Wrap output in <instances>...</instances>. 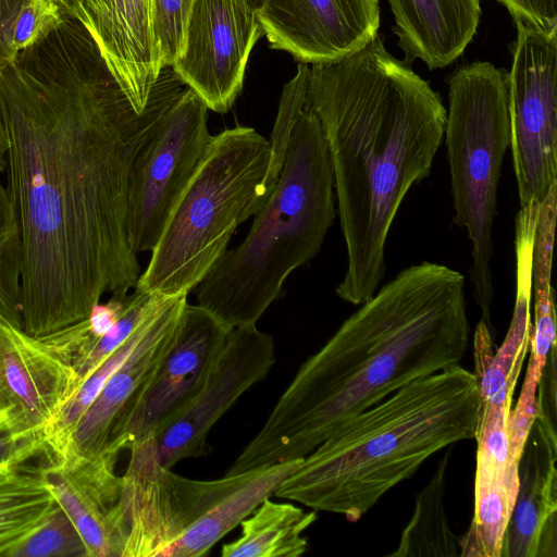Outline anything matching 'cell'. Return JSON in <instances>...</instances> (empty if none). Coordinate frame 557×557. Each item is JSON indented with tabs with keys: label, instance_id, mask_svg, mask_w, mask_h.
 Masks as SVG:
<instances>
[{
	"label": "cell",
	"instance_id": "ffe728a7",
	"mask_svg": "<svg viewBox=\"0 0 557 557\" xmlns=\"http://www.w3.org/2000/svg\"><path fill=\"white\" fill-rule=\"evenodd\" d=\"M96 42L134 109L145 110L162 67L150 0H78L73 13Z\"/></svg>",
	"mask_w": 557,
	"mask_h": 557
},
{
	"label": "cell",
	"instance_id": "d4e9b609",
	"mask_svg": "<svg viewBox=\"0 0 557 557\" xmlns=\"http://www.w3.org/2000/svg\"><path fill=\"white\" fill-rule=\"evenodd\" d=\"M1 557H88L77 529L55 504L30 531L12 543Z\"/></svg>",
	"mask_w": 557,
	"mask_h": 557
},
{
	"label": "cell",
	"instance_id": "277c9868",
	"mask_svg": "<svg viewBox=\"0 0 557 557\" xmlns=\"http://www.w3.org/2000/svg\"><path fill=\"white\" fill-rule=\"evenodd\" d=\"M476 377L456 364L358 413L312 451L274 496L357 522L435 453L474 440Z\"/></svg>",
	"mask_w": 557,
	"mask_h": 557
},
{
	"label": "cell",
	"instance_id": "e0dca14e",
	"mask_svg": "<svg viewBox=\"0 0 557 557\" xmlns=\"http://www.w3.org/2000/svg\"><path fill=\"white\" fill-rule=\"evenodd\" d=\"M40 475L81 534L88 557H122L125 532L122 476L115 463L72 450L46 455Z\"/></svg>",
	"mask_w": 557,
	"mask_h": 557
},
{
	"label": "cell",
	"instance_id": "cb8c5ba5",
	"mask_svg": "<svg viewBox=\"0 0 557 557\" xmlns=\"http://www.w3.org/2000/svg\"><path fill=\"white\" fill-rule=\"evenodd\" d=\"M39 467L25 463L0 475V557L55 505Z\"/></svg>",
	"mask_w": 557,
	"mask_h": 557
},
{
	"label": "cell",
	"instance_id": "836d02e7",
	"mask_svg": "<svg viewBox=\"0 0 557 557\" xmlns=\"http://www.w3.org/2000/svg\"><path fill=\"white\" fill-rule=\"evenodd\" d=\"M253 10L258 11L263 3V0H245Z\"/></svg>",
	"mask_w": 557,
	"mask_h": 557
},
{
	"label": "cell",
	"instance_id": "4fadbf2b",
	"mask_svg": "<svg viewBox=\"0 0 557 557\" xmlns=\"http://www.w3.org/2000/svg\"><path fill=\"white\" fill-rule=\"evenodd\" d=\"M274 362L273 338L257 324L232 329L198 392L156 435L161 465L202 456L211 428Z\"/></svg>",
	"mask_w": 557,
	"mask_h": 557
},
{
	"label": "cell",
	"instance_id": "8992f818",
	"mask_svg": "<svg viewBox=\"0 0 557 557\" xmlns=\"http://www.w3.org/2000/svg\"><path fill=\"white\" fill-rule=\"evenodd\" d=\"M270 162V140L251 127L213 135L135 289L170 298L196 288L271 195Z\"/></svg>",
	"mask_w": 557,
	"mask_h": 557
},
{
	"label": "cell",
	"instance_id": "44dd1931",
	"mask_svg": "<svg viewBox=\"0 0 557 557\" xmlns=\"http://www.w3.org/2000/svg\"><path fill=\"white\" fill-rule=\"evenodd\" d=\"M393 32L405 63L419 59L430 70L458 59L480 23L481 0H387Z\"/></svg>",
	"mask_w": 557,
	"mask_h": 557
},
{
	"label": "cell",
	"instance_id": "83f0119b",
	"mask_svg": "<svg viewBox=\"0 0 557 557\" xmlns=\"http://www.w3.org/2000/svg\"><path fill=\"white\" fill-rule=\"evenodd\" d=\"M62 10L52 0H30L20 13L12 37L16 52L48 34L61 20Z\"/></svg>",
	"mask_w": 557,
	"mask_h": 557
},
{
	"label": "cell",
	"instance_id": "2e32d148",
	"mask_svg": "<svg viewBox=\"0 0 557 557\" xmlns=\"http://www.w3.org/2000/svg\"><path fill=\"white\" fill-rule=\"evenodd\" d=\"M256 12L269 46L307 64L356 52L380 26L379 0H263Z\"/></svg>",
	"mask_w": 557,
	"mask_h": 557
},
{
	"label": "cell",
	"instance_id": "3957f363",
	"mask_svg": "<svg viewBox=\"0 0 557 557\" xmlns=\"http://www.w3.org/2000/svg\"><path fill=\"white\" fill-rule=\"evenodd\" d=\"M308 97L326 144L346 246L336 294L361 305L384 277L386 240L404 198L431 172L446 108L379 34L347 57L310 64Z\"/></svg>",
	"mask_w": 557,
	"mask_h": 557
},
{
	"label": "cell",
	"instance_id": "9c48e42d",
	"mask_svg": "<svg viewBox=\"0 0 557 557\" xmlns=\"http://www.w3.org/2000/svg\"><path fill=\"white\" fill-rule=\"evenodd\" d=\"M515 24L508 72L509 148L522 207L541 202L557 182V28Z\"/></svg>",
	"mask_w": 557,
	"mask_h": 557
},
{
	"label": "cell",
	"instance_id": "ba28073f",
	"mask_svg": "<svg viewBox=\"0 0 557 557\" xmlns=\"http://www.w3.org/2000/svg\"><path fill=\"white\" fill-rule=\"evenodd\" d=\"M444 131L454 222L471 244L469 274L481 320L493 333V223L502 164L510 147L508 72L487 61L459 67L447 79Z\"/></svg>",
	"mask_w": 557,
	"mask_h": 557
},
{
	"label": "cell",
	"instance_id": "d6986e66",
	"mask_svg": "<svg viewBox=\"0 0 557 557\" xmlns=\"http://www.w3.org/2000/svg\"><path fill=\"white\" fill-rule=\"evenodd\" d=\"M230 331L200 306L186 304L176 339L132 421L129 446L135 441L156 437L186 407L205 381Z\"/></svg>",
	"mask_w": 557,
	"mask_h": 557
},
{
	"label": "cell",
	"instance_id": "484cf974",
	"mask_svg": "<svg viewBox=\"0 0 557 557\" xmlns=\"http://www.w3.org/2000/svg\"><path fill=\"white\" fill-rule=\"evenodd\" d=\"M0 313L16 325L21 319V237L7 186L0 180Z\"/></svg>",
	"mask_w": 557,
	"mask_h": 557
},
{
	"label": "cell",
	"instance_id": "f1b7e54d",
	"mask_svg": "<svg viewBox=\"0 0 557 557\" xmlns=\"http://www.w3.org/2000/svg\"><path fill=\"white\" fill-rule=\"evenodd\" d=\"M515 22L543 30L557 28V0H497Z\"/></svg>",
	"mask_w": 557,
	"mask_h": 557
},
{
	"label": "cell",
	"instance_id": "6da1fadb",
	"mask_svg": "<svg viewBox=\"0 0 557 557\" xmlns=\"http://www.w3.org/2000/svg\"><path fill=\"white\" fill-rule=\"evenodd\" d=\"M186 85L161 70L138 113L82 22H60L0 67L7 189L21 237L23 329L83 321L140 276L128 230L135 159Z\"/></svg>",
	"mask_w": 557,
	"mask_h": 557
},
{
	"label": "cell",
	"instance_id": "603a6c76",
	"mask_svg": "<svg viewBox=\"0 0 557 557\" xmlns=\"http://www.w3.org/2000/svg\"><path fill=\"white\" fill-rule=\"evenodd\" d=\"M450 451L416 496L414 510L403 530L399 544L391 557L460 556V537L450 529L445 506L446 472Z\"/></svg>",
	"mask_w": 557,
	"mask_h": 557
},
{
	"label": "cell",
	"instance_id": "7402d4cb",
	"mask_svg": "<svg viewBox=\"0 0 557 557\" xmlns=\"http://www.w3.org/2000/svg\"><path fill=\"white\" fill-rule=\"evenodd\" d=\"M313 511L264 499L240 522L242 534L222 546L223 557H298L308 547L304 532L317 520Z\"/></svg>",
	"mask_w": 557,
	"mask_h": 557
},
{
	"label": "cell",
	"instance_id": "30bf717a",
	"mask_svg": "<svg viewBox=\"0 0 557 557\" xmlns=\"http://www.w3.org/2000/svg\"><path fill=\"white\" fill-rule=\"evenodd\" d=\"M208 108L187 86L163 112L138 152L129 194V239L134 251H151L200 165L212 136Z\"/></svg>",
	"mask_w": 557,
	"mask_h": 557
},
{
	"label": "cell",
	"instance_id": "5bb4252c",
	"mask_svg": "<svg viewBox=\"0 0 557 557\" xmlns=\"http://www.w3.org/2000/svg\"><path fill=\"white\" fill-rule=\"evenodd\" d=\"M78 386L72 366L0 313V413L15 438L46 449L45 430Z\"/></svg>",
	"mask_w": 557,
	"mask_h": 557
},
{
	"label": "cell",
	"instance_id": "5b68a950",
	"mask_svg": "<svg viewBox=\"0 0 557 557\" xmlns=\"http://www.w3.org/2000/svg\"><path fill=\"white\" fill-rule=\"evenodd\" d=\"M334 198L326 144L307 94L271 195L243 243L196 287L198 306L226 330L256 325L286 277L319 252L335 219Z\"/></svg>",
	"mask_w": 557,
	"mask_h": 557
},
{
	"label": "cell",
	"instance_id": "1f68e13d",
	"mask_svg": "<svg viewBox=\"0 0 557 557\" xmlns=\"http://www.w3.org/2000/svg\"><path fill=\"white\" fill-rule=\"evenodd\" d=\"M7 138L4 128L0 119V173L5 169Z\"/></svg>",
	"mask_w": 557,
	"mask_h": 557
},
{
	"label": "cell",
	"instance_id": "8fae6325",
	"mask_svg": "<svg viewBox=\"0 0 557 557\" xmlns=\"http://www.w3.org/2000/svg\"><path fill=\"white\" fill-rule=\"evenodd\" d=\"M186 304L187 295L162 301L138 344L83 412L62 451L116 463L119 454L128 449L132 421L176 339Z\"/></svg>",
	"mask_w": 557,
	"mask_h": 557
},
{
	"label": "cell",
	"instance_id": "4dcf8cb0",
	"mask_svg": "<svg viewBox=\"0 0 557 557\" xmlns=\"http://www.w3.org/2000/svg\"><path fill=\"white\" fill-rule=\"evenodd\" d=\"M30 0H0V67L16 55L12 45L16 20Z\"/></svg>",
	"mask_w": 557,
	"mask_h": 557
},
{
	"label": "cell",
	"instance_id": "f546056e",
	"mask_svg": "<svg viewBox=\"0 0 557 557\" xmlns=\"http://www.w3.org/2000/svg\"><path fill=\"white\" fill-rule=\"evenodd\" d=\"M39 454H46V449L39 444L15 438L3 414L0 413V475L16 469Z\"/></svg>",
	"mask_w": 557,
	"mask_h": 557
},
{
	"label": "cell",
	"instance_id": "52a82bcc",
	"mask_svg": "<svg viewBox=\"0 0 557 557\" xmlns=\"http://www.w3.org/2000/svg\"><path fill=\"white\" fill-rule=\"evenodd\" d=\"M122 475V557H200L296 469L299 459L216 480L184 478L161 465L154 437L131 444Z\"/></svg>",
	"mask_w": 557,
	"mask_h": 557
},
{
	"label": "cell",
	"instance_id": "ac0fdd59",
	"mask_svg": "<svg viewBox=\"0 0 557 557\" xmlns=\"http://www.w3.org/2000/svg\"><path fill=\"white\" fill-rule=\"evenodd\" d=\"M512 398L479 400L474 515L460 537V556L499 557L518 492V461L509 454L507 423Z\"/></svg>",
	"mask_w": 557,
	"mask_h": 557
},
{
	"label": "cell",
	"instance_id": "7a4b0ae2",
	"mask_svg": "<svg viewBox=\"0 0 557 557\" xmlns=\"http://www.w3.org/2000/svg\"><path fill=\"white\" fill-rule=\"evenodd\" d=\"M463 287L444 264L399 272L300 366L226 474L302 458L403 386L460 364L470 335Z\"/></svg>",
	"mask_w": 557,
	"mask_h": 557
},
{
	"label": "cell",
	"instance_id": "9a60e30c",
	"mask_svg": "<svg viewBox=\"0 0 557 557\" xmlns=\"http://www.w3.org/2000/svg\"><path fill=\"white\" fill-rule=\"evenodd\" d=\"M557 389L542 382L518 461V492L499 557L557 556Z\"/></svg>",
	"mask_w": 557,
	"mask_h": 557
},
{
	"label": "cell",
	"instance_id": "7c38bea8",
	"mask_svg": "<svg viewBox=\"0 0 557 557\" xmlns=\"http://www.w3.org/2000/svg\"><path fill=\"white\" fill-rule=\"evenodd\" d=\"M261 35L257 12L245 0H194L184 50L171 69L209 110L225 113L242 91Z\"/></svg>",
	"mask_w": 557,
	"mask_h": 557
},
{
	"label": "cell",
	"instance_id": "d6a6232c",
	"mask_svg": "<svg viewBox=\"0 0 557 557\" xmlns=\"http://www.w3.org/2000/svg\"><path fill=\"white\" fill-rule=\"evenodd\" d=\"M62 11L74 13L78 0H52Z\"/></svg>",
	"mask_w": 557,
	"mask_h": 557
},
{
	"label": "cell",
	"instance_id": "4316f807",
	"mask_svg": "<svg viewBox=\"0 0 557 557\" xmlns=\"http://www.w3.org/2000/svg\"><path fill=\"white\" fill-rule=\"evenodd\" d=\"M194 0H150L151 24L162 67L183 53L185 32Z\"/></svg>",
	"mask_w": 557,
	"mask_h": 557
}]
</instances>
